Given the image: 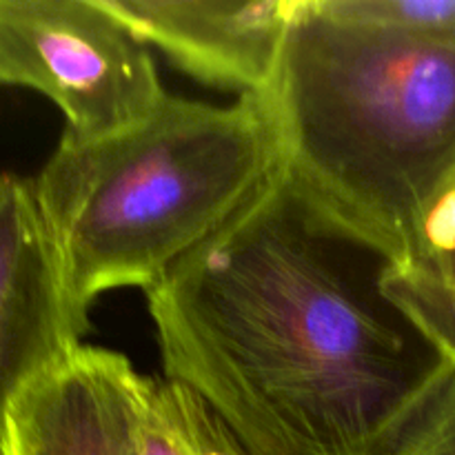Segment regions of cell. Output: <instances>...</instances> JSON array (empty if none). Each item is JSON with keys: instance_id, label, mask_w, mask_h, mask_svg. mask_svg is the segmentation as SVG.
I'll return each mask as SVG.
<instances>
[{"instance_id": "obj_9", "label": "cell", "mask_w": 455, "mask_h": 455, "mask_svg": "<svg viewBox=\"0 0 455 455\" xmlns=\"http://www.w3.org/2000/svg\"><path fill=\"white\" fill-rule=\"evenodd\" d=\"M387 291L455 367V287L395 267L387 278Z\"/></svg>"}, {"instance_id": "obj_7", "label": "cell", "mask_w": 455, "mask_h": 455, "mask_svg": "<svg viewBox=\"0 0 455 455\" xmlns=\"http://www.w3.org/2000/svg\"><path fill=\"white\" fill-rule=\"evenodd\" d=\"M142 44L204 83L265 96L296 0H100Z\"/></svg>"}, {"instance_id": "obj_6", "label": "cell", "mask_w": 455, "mask_h": 455, "mask_svg": "<svg viewBox=\"0 0 455 455\" xmlns=\"http://www.w3.org/2000/svg\"><path fill=\"white\" fill-rule=\"evenodd\" d=\"M149 382L127 355L80 345L13 404L9 455H138Z\"/></svg>"}, {"instance_id": "obj_2", "label": "cell", "mask_w": 455, "mask_h": 455, "mask_svg": "<svg viewBox=\"0 0 455 455\" xmlns=\"http://www.w3.org/2000/svg\"><path fill=\"white\" fill-rule=\"evenodd\" d=\"M262 98L284 176L403 267L455 185V49L296 0Z\"/></svg>"}, {"instance_id": "obj_11", "label": "cell", "mask_w": 455, "mask_h": 455, "mask_svg": "<svg viewBox=\"0 0 455 455\" xmlns=\"http://www.w3.org/2000/svg\"><path fill=\"white\" fill-rule=\"evenodd\" d=\"M398 269L455 287V185L427 218L411 256Z\"/></svg>"}, {"instance_id": "obj_12", "label": "cell", "mask_w": 455, "mask_h": 455, "mask_svg": "<svg viewBox=\"0 0 455 455\" xmlns=\"http://www.w3.org/2000/svg\"><path fill=\"white\" fill-rule=\"evenodd\" d=\"M389 455H455V367Z\"/></svg>"}, {"instance_id": "obj_8", "label": "cell", "mask_w": 455, "mask_h": 455, "mask_svg": "<svg viewBox=\"0 0 455 455\" xmlns=\"http://www.w3.org/2000/svg\"><path fill=\"white\" fill-rule=\"evenodd\" d=\"M327 16L455 49V0H315Z\"/></svg>"}, {"instance_id": "obj_3", "label": "cell", "mask_w": 455, "mask_h": 455, "mask_svg": "<svg viewBox=\"0 0 455 455\" xmlns=\"http://www.w3.org/2000/svg\"><path fill=\"white\" fill-rule=\"evenodd\" d=\"M280 167L262 96L235 105L167 96L147 120L102 138L62 133L31 180L71 309L154 287L234 220Z\"/></svg>"}, {"instance_id": "obj_1", "label": "cell", "mask_w": 455, "mask_h": 455, "mask_svg": "<svg viewBox=\"0 0 455 455\" xmlns=\"http://www.w3.org/2000/svg\"><path fill=\"white\" fill-rule=\"evenodd\" d=\"M395 267L278 167L145 291L164 378L251 455H389L453 369L387 291Z\"/></svg>"}, {"instance_id": "obj_5", "label": "cell", "mask_w": 455, "mask_h": 455, "mask_svg": "<svg viewBox=\"0 0 455 455\" xmlns=\"http://www.w3.org/2000/svg\"><path fill=\"white\" fill-rule=\"evenodd\" d=\"M31 180L0 173V447L13 404L83 342Z\"/></svg>"}, {"instance_id": "obj_4", "label": "cell", "mask_w": 455, "mask_h": 455, "mask_svg": "<svg viewBox=\"0 0 455 455\" xmlns=\"http://www.w3.org/2000/svg\"><path fill=\"white\" fill-rule=\"evenodd\" d=\"M0 84L47 96L84 140L142 123L169 96L147 44L100 0H0Z\"/></svg>"}, {"instance_id": "obj_10", "label": "cell", "mask_w": 455, "mask_h": 455, "mask_svg": "<svg viewBox=\"0 0 455 455\" xmlns=\"http://www.w3.org/2000/svg\"><path fill=\"white\" fill-rule=\"evenodd\" d=\"M138 455H198L189 427V389L185 385L151 378Z\"/></svg>"}, {"instance_id": "obj_13", "label": "cell", "mask_w": 455, "mask_h": 455, "mask_svg": "<svg viewBox=\"0 0 455 455\" xmlns=\"http://www.w3.org/2000/svg\"><path fill=\"white\" fill-rule=\"evenodd\" d=\"M0 455H9V451H7V444H4V447H0Z\"/></svg>"}]
</instances>
